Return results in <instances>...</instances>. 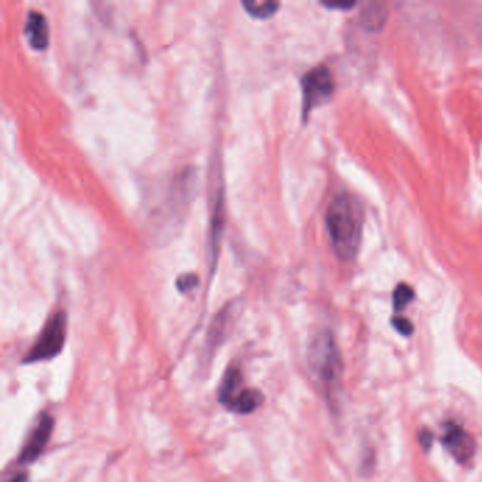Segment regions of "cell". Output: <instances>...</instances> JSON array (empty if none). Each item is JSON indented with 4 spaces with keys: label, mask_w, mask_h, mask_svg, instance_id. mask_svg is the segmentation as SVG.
Listing matches in <instances>:
<instances>
[{
    "label": "cell",
    "mask_w": 482,
    "mask_h": 482,
    "mask_svg": "<svg viewBox=\"0 0 482 482\" xmlns=\"http://www.w3.org/2000/svg\"><path fill=\"white\" fill-rule=\"evenodd\" d=\"M334 79L327 67L320 66L308 71L301 78L303 118L305 119L311 110L327 103L334 94Z\"/></svg>",
    "instance_id": "5"
},
{
    "label": "cell",
    "mask_w": 482,
    "mask_h": 482,
    "mask_svg": "<svg viewBox=\"0 0 482 482\" xmlns=\"http://www.w3.org/2000/svg\"><path fill=\"white\" fill-rule=\"evenodd\" d=\"M325 8L328 9H344V10H348V9H352L355 6V2H344V3H327L324 2L323 3Z\"/></svg>",
    "instance_id": "16"
},
{
    "label": "cell",
    "mask_w": 482,
    "mask_h": 482,
    "mask_svg": "<svg viewBox=\"0 0 482 482\" xmlns=\"http://www.w3.org/2000/svg\"><path fill=\"white\" fill-rule=\"evenodd\" d=\"M441 441L450 454L461 464L468 463L475 454L476 444L474 437L459 424L448 423Z\"/></svg>",
    "instance_id": "7"
},
{
    "label": "cell",
    "mask_w": 482,
    "mask_h": 482,
    "mask_svg": "<svg viewBox=\"0 0 482 482\" xmlns=\"http://www.w3.org/2000/svg\"><path fill=\"white\" fill-rule=\"evenodd\" d=\"M24 36L32 48L43 51L50 43V28L47 19L39 10H30L24 26Z\"/></svg>",
    "instance_id": "8"
},
{
    "label": "cell",
    "mask_w": 482,
    "mask_h": 482,
    "mask_svg": "<svg viewBox=\"0 0 482 482\" xmlns=\"http://www.w3.org/2000/svg\"><path fill=\"white\" fill-rule=\"evenodd\" d=\"M414 297V292L410 286L405 285V283H401V285L396 288L394 293H393V308L394 311H401L403 310Z\"/></svg>",
    "instance_id": "12"
},
{
    "label": "cell",
    "mask_w": 482,
    "mask_h": 482,
    "mask_svg": "<svg viewBox=\"0 0 482 482\" xmlns=\"http://www.w3.org/2000/svg\"><path fill=\"white\" fill-rule=\"evenodd\" d=\"M388 19V9L383 3L368 5L361 13V24L370 32H379Z\"/></svg>",
    "instance_id": "9"
},
{
    "label": "cell",
    "mask_w": 482,
    "mask_h": 482,
    "mask_svg": "<svg viewBox=\"0 0 482 482\" xmlns=\"http://www.w3.org/2000/svg\"><path fill=\"white\" fill-rule=\"evenodd\" d=\"M392 324H393V327L396 330H398V332H401L402 335H410L413 332V330H414L413 324L408 319H405V317H394L392 320Z\"/></svg>",
    "instance_id": "14"
},
{
    "label": "cell",
    "mask_w": 482,
    "mask_h": 482,
    "mask_svg": "<svg viewBox=\"0 0 482 482\" xmlns=\"http://www.w3.org/2000/svg\"><path fill=\"white\" fill-rule=\"evenodd\" d=\"M54 429V419L48 413H41L40 417L37 419V423L32 433L28 434L21 452L19 456V464L27 465L34 463L46 448V445L50 441L51 433Z\"/></svg>",
    "instance_id": "6"
},
{
    "label": "cell",
    "mask_w": 482,
    "mask_h": 482,
    "mask_svg": "<svg viewBox=\"0 0 482 482\" xmlns=\"http://www.w3.org/2000/svg\"><path fill=\"white\" fill-rule=\"evenodd\" d=\"M67 339V316L64 311H57V313L47 321L43 328L37 341L33 347L28 350L24 355V363H34L41 361H48L59 355Z\"/></svg>",
    "instance_id": "4"
},
{
    "label": "cell",
    "mask_w": 482,
    "mask_h": 482,
    "mask_svg": "<svg viewBox=\"0 0 482 482\" xmlns=\"http://www.w3.org/2000/svg\"><path fill=\"white\" fill-rule=\"evenodd\" d=\"M8 482H27V474L26 472H17Z\"/></svg>",
    "instance_id": "17"
},
{
    "label": "cell",
    "mask_w": 482,
    "mask_h": 482,
    "mask_svg": "<svg viewBox=\"0 0 482 482\" xmlns=\"http://www.w3.org/2000/svg\"><path fill=\"white\" fill-rule=\"evenodd\" d=\"M307 361L311 374L323 389L327 393L334 392L341 382L344 362L330 331H320L313 337L308 345Z\"/></svg>",
    "instance_id": "2"
},
{
    "label": "cell",
    "mask_w": 482,
    "mask_h": 482,
    "mask_svg": "<svg viewBox=\"0 0 482 482\" xmlns=\"http://www.w3.org/2000/svg\"><path fill=\"white\" fill-rule=\"evenodd\" d=\"M433 439H434V437H433V433L429 432L428 429H424V430L420 433V436H419L420 444H421V447H423L424 450H429V448L432 447Z\"/></svg>",
    "instance_id": "15"
},
{
    "label": "cell",
    "mask_w": 482,
    "mask_h": 482,
    "mask_svg": "<svg viewBox=\"0 0 482 482\" xmlns=\"http://www.w3.org/2000/svg\"><path fill=\"white\" fill-rule=\"evenodd\" d=\"M231 321H232V311H231V307H228L222 311V313L217 317V320H214V324L211 327L210 337H208L211 347L218 345L219 341H222L226 330H228V327L231 325Z\"/></svg>",
    "instance_id": "11"
},
{
    "label": "cell",
    "mask_w": 482,
    "mask_h": 482,
    "mask_svg": "<svg viewBox=\"0 0 482 482\" xmlns=\"http://www.w3.org/2000/svg\"><path fill=\"white\" fill-rule=\"evenodd\" d=\"M325 223L337 257L344 262L354 261L362 241L361 204L350 194L337 195L327 210Z\"/></svg>",
    "instance_id": "1"
},
{
    "label": "cell",
    "mask_w": 482,
    "mask_h": 482,
    "mask_svg": "<svg viewBox=\"0 0 482 482\" xmlns=\"http://www.w3.org/2000/svg\"><path fill=\"white\" fill-rule=\"evenodd\" d=\"M218 401L231 412L248 414L262 405L263 394L258 389L246 388L241 370L230 368L221 381Z\"/></svg>",
    "instance_id": "3"
},
{
    "label": "cell",
    "mask_w": 482,
    "mask_h": 482,
    "mask_svg": "<svg viewBox=\"0 0 482 482\" xmlns=\"http://www.w3.org/2000/svg\"><path fill=\"white\" fill-rule=\"evenodd\" d=\"M242 6L252 17L265 20L272 17L277 12L280 3L273 2V0H243Z\"/></svg>",
    "instance_id": "10"
},
{
    "label": "cell",
    "mask_w": 482,
    "mask_h": 482,
    "mask_svg": "<svg viewBox=\"0 0 482 482\" xmlns=\"http://www.w3.org/2000/svg\"><path fill=\"white\" fill-rule=\"evenodd\" d=\"M198 285V277L197 274L192 273H187V274H181L177 279L176 286L181 293H187L188 290H191L192 288H195Z\"/></svg>",
    "instance_id": "13"
}]
</instances>
